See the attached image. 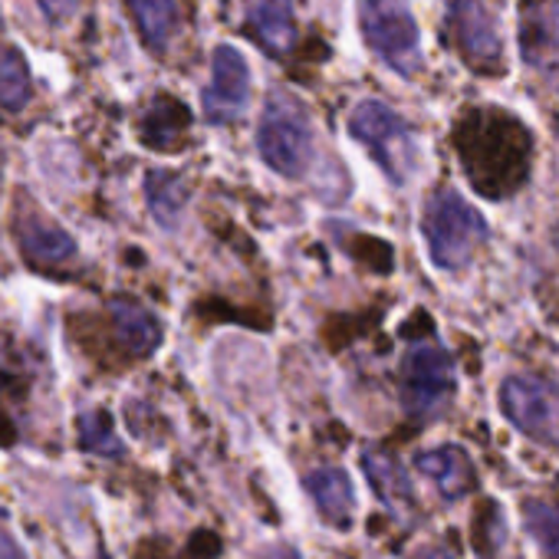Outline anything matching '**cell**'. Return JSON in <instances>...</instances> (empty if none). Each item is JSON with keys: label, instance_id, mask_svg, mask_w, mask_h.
Wrapping results in <instances>:
<instances>
[{"label": "cell", "instance_id": "obj_1", "mask_svg": "<svg viewBox=\"0 0 559 559\" xmlns=\"http://www.w3.org/2000/svg\"><path fill=\"white\" fill-rule=\"evenodd\" d=\"M421 237L435 266L457 270L467 266L474 250L484 243L487 224L471 201H464L451 188H441L428 198L421 211Z\"/></svg>", "mask_w": 559, "mask_h": 559}, {"label": "cell", "instance_id": "obj_2", "mask_svg": "<svg viewBox=\"0 0 559 559\" xmlns=\"http://www.w3.org/2000/svg\"><path fill=\"white\" fill-rule=\"evenodd\" d=\"M260 158L284 178H300L313 162L310 116L287 93H273L257 129Z\"/></svg>", "mask_w": 559, "mask_h": 559}, {"label": "cell", "instance_id": "obj_3", "mask_svg": "<svg viewBox=\"0 0 559 559\" xmlns=\"http://www.w3.org/2000/svg\"><path fill=\"white\" fill-rule=\"evenodd\" d=\"M349 132L369 148V155L379 162V168L395 185H405L415 175L418 158H421L418 142H415V132L385 103H376V99L359 103L353 109V116H349Z\"/></svg>", "mask_w": 559, "mask_h": 559}, {"label": "cell", "instance_id": "obj_4", "mask_svg": "<svg viewBox=\"0 0 559 559\" xmlns=\"http://www.w3.org/2000/svg\"><path fill=\"white\" fill-rule=\"evenodd\" d=\"M359 17L369 47L392 70L412 76L421 67V37L408 0H359Z\"/></svg>", "mask_w": 559, "mask_h": 559}, {"label": "cell", "instance_id": "obj_5", "mask_svg": "<svg viewBox=\"0 0 559 559\" xmlns=\"http://www.w3.org/2000/svg\"><path fill=\"white\" fill-rule=\"evenodd\" d=\"M500 412L530 441L559 448V389L556 385L533 379V376H510L500 385Z\"/></svg>", "mask_w": 559, "mask_h": 559}, {"label": "cell", "instance_id": "obj_6", "mask_svg": "<svg viewBox=\"0 0 559 559\" xmlns=\"http://www.w3.org/2000/svg\"><path fill=\"white\" fill-rule=\"evenodd\" d=\"M399 389H402V405L412 418L438 415L454 392L451 356L435 343L412 346L399 372Z\"/></svg>", "mask_w": 559, "mask_h": 559}, {"label": "cell", "instance_id": "obj_7", "mask_svg": "<svg viewBox=\"0 0 559 559\" xmlns=\"http://www.w3.org/2000/svg\"><path fill=\"white\" fill-rule=\"evenodd\" d=\"M14 234H17V247H21L24 260L40 270L60 266L76 253V240L53 217H47L40 207H34L27 198L21 201L17 214H14Z\"/></svg>", "mask_w": 559, "mask_h": 559}, {"label": "cell", "instance_id": "obj_8", "mask_svg": "<svg viewBox=\"0 0 559 559\" xmlns=\"http://www.w3.org/2000/svg\"><path fill=\"white\" fill-rule=\"evenodd\" d=\"M250 93L247 60L234 47H217L211 60V83L204 90V116L211 122H234Z\"/></svg>", "mask_w": 559, "mask_h": 559}, {"label": "cell", "instance_id": "obj_9", "mask_svg": "<svg viewBox=\"0 0 559 559\" xmlns=\"http://www.w3.org/2000/svg\"><path fill=\"white\" fill-rule=\"evenodd\" d=\"M448 27L454 34L457 50L484 70H493L500 63V37L493 27V17L480 0H451L448 4Z\"/></svg>", "mask_w": 559, "mask_h": 559}, {"label": "cell", "instance_id": "obj_10", "mask_svg": "<svg viewBox=\"0 0 559 559\" xmlns=\"http://www.w3.org/2000/svg\"><path fill=\"white\" fill-rule=\"evenodd\" d=\"M257 44L270 53H287L297 40V0H237Z\"/></svg>", "mask_w": 559, "mask_h": 559}, {"label": "cell", "instance_id": "obj_11", "mask_svg": "<svg viewBox=\"0 0 559 559\" xmlns=\"http://www.w3.org/2000/svg\"><path fill=\"white\" fill-rule=\"evenodd\" d=\"M520 44L526 63L546 67L559 50V4L556 0H520Z\"/></svg>", "mask_w": 559, "mask_h": 559}, {"label": "cell", "instance_id": "obj_12", "mask_svg": "<svg viewBox=\"0 0 559 559\" xmlns=\"http://www.w3.org/2000/svg\"><path fill=\"white\" fill-rule=\"evenodd\" d=\"M418 471L438 487V493L444 500H457L464 493L474 490L477 484V474H474V464L467 457L464 448L457 444H441V448H431V451H421L415 457Z\"/></svg>", "mask_w": 559, "mask_h": 559}, {"label": "cell", "instance_id": "obj_13", "mask_svg": "<svg viewBox=\"0 0 559 559\" xmlns=\"http://www.w3.org/2000/svg\"><path fill=\"white\" fill-rule=\"evenodd\" d=\"M307 490L317 503V510L323 513V520L330 526L349 530L353 516H356V493H353V480L343 467H320L307 474Z\"/></svg>", "mask_w": 559, "mask_h": 559}, {"label": "cell", "instance_id": "obj_14", "mask_svg": "<svg viewBox=\"0 0 559 559\" xmlns=\"http://www.w3.org/2000/svg\"><path fill=\"white\" fill-rule=\"evenodd\" d=\"M109 313H112L116 340H119L132 356H148V353H155V346L162 343V326H158L155 313H148V310H145L142 304H135V300H112Z\"/></svg>", "mask_w": 559, "mask_h": 559}, {"label": "cell", "instance_id": "obj_15", "mask_svg": "<svg viewBox=\"0 0 559 559\" xmlns=\"http://www.w3.org/2000/svg\"><path fill=\"white\" fill-rule=\"evenodd\" d=\"M145 198L158 224L171 227L188 204V185L175 171H152L145 181Z\"/></svg>", "mask_w": 559, "mask_h": 559}, {"label": "cell", "instance_id": "obj_16", "mask_svg": "<svg viewBox=\"0 0 559 559\" xmlns=\"http://www.w3.org/2000/svg\"><path fill=\"white\" fill-rule=\"evenodd\" d=\"M362 467H366L372 487L379 490V497H382L389 507H395V503H412V484H408V477H405V471L399 467L395 457H389V454H382V451H369V454L362 457Z\"/></svg>", "mask_w": 559, "mask_h": 559}, {"label": "cell", "instance_id": "obj_17", "mask_svg": "<svg viewBox=\"0 0 559 559\" xmlns=\"http://www.w3.org/2000/svg\"><path fill=\"white\" fill-rule=\"evenodd\" d=\"M129 11L152 50H165L175 31V0H129Z\"/></svg>", "mask_w": 559, "mask_h": 559}, {"label": "cell", "instance_id": "obj_18", "mask_svg": "<svg viewBox=\"0 0 559 559\" xmlns=\"http://www.w3.org/2000/svg\"><path fill=\"white\" fill-rule=\"evenodd\" d=\"M31 103V70L17 50H0V109L21 112Z\"/></svg>", "mask_w": 559, "mask_h": 559}, {"label": "cell", "instance_id": "obj_19", "mask_svg": "<svg viewBox=\"0 0 559 559\" xmlns=\"http://www.w3.org/2000/svg\"><path fill=\"white\" fill-rule=\"evenodd\" d=\"M80 448L90 451V454H99V457H122L126 444L116 435V425H112L109 412L93 408V412L80 415Z\"/></svg>", "mask_w": 559, "mask_h": 559}, {"label": "cell", "instance_id": "obj_20", "mask_svg": "<svg viewBox=\"0 0 559 559\" xmlns=\"http://www.w3.org/2000/svg\"><path fill=\"white\" fill-rule=\"evenodd\" d=\"M523 516H526V530L539 543V549L549 559H559V510L536 500V503H526Z\"/></svg>", "mask_w": 559, "mask_h": 559}, {"label": "cell", "instance_id": "obj_21", "mask_svg": "<svg viewBox=\"0 0 559 559\" xmlns=\"http://www.w3.org/2000/svg\"><path fill=\"white\" fill-rule=\"evenodd\" d=\"M0 559H27L21 543L11 533H4V530H0Z\"/></svg>", "mask_w": 559, "mask_h": 559}, {"label": "cell", "instance_id": "obj_22", "mask_svg": "<svg viewBox=\"0 0 559 559\" xmlns=\"http://www.w3.org/2000/svg\"><path fill=\"white\" fill-rule=\"evenodd\" d=\"M40 8H44L53 21H60V17L70 11V0H40Z\"/></svg>", "mask_w": 559, "mask_h": 559}, {"label": "cell", "instance_id": "obj_23", "mask_svg": "<svg viewBox=\"0 0 559 559\" xmlns=\"http://www.w3.org/2000/svg\"><path fill=\"white\" fill-rule=\"evenodd\" d=\"M263 559H304V556L297 549H290V546H280V549H270Z\"/></svg>", "mask_w": 559, "mask_h": 559}, {"label": "cell", "instance_id": "obj_24", "mask_svg": "<svg viewBox=\"0 0 559 559\" xmlns=\"http://www.w3.org/2000/svg\"><path fill=\"white\" fill-rule=\"evenodd\" d=\"M415 559H454V556H451L448 549H438V546H435V549H425V552H418Z\"/></svg>", "mask_w": 559, "mask_h": 559}]
</instances>
